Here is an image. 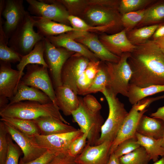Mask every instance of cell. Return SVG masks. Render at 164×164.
Here are the masks:
<instances>
[{
    "label": "cell",
    "mask_w": 164,
    "mask_h": 164,
    "mask_svg": "<svg viewBox=\"0 0 164 164\" xmlns=\"http://www.w3.org/2000/svg\"><path fill=\"white\" fill-rule=\"evenodd\" d=\"M130 84L140 87L164 85V54L153 40L136 46L128 59Z\"/></svg>",
    "instance_id": "obj_1"
},
{
    "label": "cell",
    "mask_w": 164,
    "mask_h": 164,
    "mask_svg": "<svg viewBox=\"0 0 164 164\" xmlns=\"http://www.w3.org/2000/svg\"><path fill=\"white\" fill-rule=\"evenodd\" d=\"M58 107L53 102L42 104L34 101H23L8 104L0 109L1 117L34 120L43 117H50L70 125L62 115Z\"/></svg>",
    "instance_id": "obj_2"
},
{
    "label": "cell",
    "mask_w": 164,
    "mask_h": 164,
    "mask_svg": "<svg viewBox=\"0 0 164 164\" xmlns=\"http://www.w3.org/2000/svg\"><path fill=\"white\" fill-rule=\"evenodd\" d=\"M101 93L108 102L109 114L102 127L100 136L94 145H95L106 141L112 142L128 113L125 108L124 104L119 100L117 96L107 88Z\"/></svg>",
    "instance_id": "obj_3"
},
{
    "label": "cell",
    "mask_w": 164,
    "mask_h": 164,
    "mask_svg": "<svg viewBox=\"0 0 164 164\" xmlns=\"http://www.w3.org/2000/svg\"><path fill=\"white\" fill-rule=\"evenodd\" d=\"M35 20L28 12L9 39L8 45L21 55L29 53L36 44L45 37L34 29Z\"/></svg>",
    "instance_id": "obj_4"
},
{
    "label": "cell",
    "mask_w": 164,
    "mask_h": 164,
    "mask_svg": "<svg viewBox=\"0 0 164 164\" xmlns=\"http://www.w3.org/2000/svg\"><path fill=\"white\" fill-rule=\"evenodd\" d=\"M130 53H125L120 56L117 63L106 62L110 77V82L106 88L116 96L120 94L127 97L132 71L128 63Z\"/></svg>",
    "instance_id": "obj_5"
},
{
    "label": "cell",
    "mask_w": 164,
    "mask_h": 164,
    "mask_svg": "<svg viewBox=\"0 0 164 164\" xmlns=\"http://www.w3.org/2000/svg\"><path fill=\"white\" fill-rule=\"evenodd\" d=\"M79 99L80 105L71 115L83 133L89 131L87 143L94 145L100 136L104 120L100 112H94L91 111L84 105L82 98Z\"/></svg>",
    "instance_id": "obj_6"
},
{
    "label": "cell",
    "mask_w": 164,
    "mask_h": 164,
    "mask_svg": "<svg viewBox=\"0 0 164 164\" xmlns=\"http://www.w3.org/2000/svg\"><path fill=\"white\" fill-rule=\"evenodd\" d=\"M155 97L145 98L133 106L121 126L116 136L112 143L110 153L114 152L118 145L124 140L135 136L139 121L147 108L153 101Z\"/></svg>",
    "instance_id": "obj_7"
},
{
    "label": "cell",
    "mask_w": 164,
    "mask_h": 164,
    "mask_svg": "<svg viewBox=\"0 0 164 164\" xmlns=\"http://www.w3.org/2000/svg\"><path fill=\"white\" fill-rule=\"evenodd\" d=\"M44 40L45 45L44 57L55 88L63 85L61 79L63 67L67 60L73 55L74 52L54 46L46 38Z\"/></svg>",
    "instance_id": "obj_8"
},
{
    "label": "cell",
    "mask_w": 164,
    "mask_h": 164,
    "mask_svg": "<svg viewBox=\"0 0 164 164\" xmlns=\"http://www.w3.org/2000/svg\"><path fill=\"white\" fill-rule=\"evenodd\" d=\"M26 67V73L22 76L20 82L42 91L56 105L54 88L49 75L48 68L36 64H28Z\"/></svg>",
    "instance_id": "obj_9"
},
{
    "label": "cell",
    "mask_w": 164,
    "mask_h": 164,
    "mask_svg": "<svg viewBox=\"0 0 164 164\" xmlns=\"http://www.w3.org/2000/svg\"><path fill=\"white\" fill-rule=\"evenodd\" d=\"M28 9L34 16L41 17L67 25L69 22V12L56 1L26 0Z\"/></svg>",
    "instance_id": "obj_10"
},
{
    "label": "cell",
    "mask_w": 164,
    "mask_h": 164,
    "mask_svg": "<svg viewBox=\"0 0 164 164\" xmlns=\"http://www.w3.org/2000/svg\"><path fill=\"white\" fill-rule=\"evenodd\" d=\"M22 0H5L2 10L0 12L5 19L3 29L5 36L9 39L23 21L28 12L26 11Z\"/></svg>",
    "instance_id": "obj_11"
},
{
    "label": "cell",
    "mask_w": 164,
    "mask_h": 164,
    "mask_svg": "<svg viewBox=\"0 0 164 164\" xmlns=\"http://www.w3.org/2000/svg\"><path fill=\"white\" fill-rule=\"evenodd\" d=\"M83 133L80 129L67 133L31 136L39 145L58 153L68 152L73 142Z\"/></svg>",
    "instance_id": "obj_12"
},
{
    "label": "cell",
    "mask_w": 164,
    "mask_h": 164,
    "mask_svg": "<svg viewBox=\"0 0 164 164\" xmlns=\"http://www.w3.org/2000/svg\"><path fill=\"white\" fill-rule=\"evenodd\" d=\"M4 123L8 133L22 152L23 155L20 159L23 162L27 163L36 159L43 155L47 150L37 144L31 136Z\"/></svg>",
    "instance_id": "obj_13"
},
{
    "label": "cell",
    "mask_w": 164,
    "mask_h": 164,
    "mask_svg": "<svg viewBox=\"0 0 164 164\" xmlns=\"http://www.w3.org/2000/svg\"><path fill=\"white\" fill-rule=\"evenodd\" d=\"M90 61L87 58L78 53L72 55L65 62L62 70L63 85L68 86L77 94V80Z\"/></svg>",
    "instance_id": "obj_14"
},
{
    "label": "cell",
    "mask_w": 164,
    "mask_h": 164,
    "mask_svg": "<svg viewBox=\"0 0 164 164\" xmlns=\"http://www.w3.org/2000/svg\"><path fill=\"white\" fill-rule=\"evenodd\" d=\"M112 143L106 141L96 145L87 143L82 152L75 158V162L80 164H107Z\"/></svg>",
    "instance_id": "obj_15"
},
{
    "label": "cell",
    "mask_w": 164,
    "mask_h": 164,
    "mask_svg": "<svg viewBox=\"0 0 164 164\" xmlns=\"http://www.w3.org/2000/svg\"><path fill=\"white\" fill-rule=\"evenodd\" d=\"M75 39L87 47L98 59L105 62L117 63L118 56L109 51L96 36L88 32L73 31Z\"/></svg>",
    "instance_id": "obj_16"
},
{
    "label": "cell",
    "mask_w": 164,
    "mask_h": 164,
    "mask_svg": "<svg viewBox=\"0 0 164 164\" xmlns=\"http://www.w3.org/2000/svg\"><path fill=\"white\" fill-rule=\"evenodd\" d=\"M21 79L19 71L13 69L10 63L0 62V97L12 98Z\"/></svg>",
    "instance_id": "obj_17"
},
{
    "label": "cell",
    "mask_w": 164,
    "mask_h": 164,
    "mask_svg": "<svg viewBox=\"0 0 164 164\" xmlns=\"http://www.w3.org/2000/svg\"><path fill=\"white\" fill-rule=\"evenodd\" d=\"M46 38L54 46L63 48L73 52H76L87 58L90 61L99 60L98 57L83 44L77 42L70 32Z\"/></svg>",
    "instance_id": "obj_18"
},
{
    "label": "cell",
    "mask_w": 164,
    "mask_h": 164,
    "mask_svg": "<svg viewBox=\"0 0 164 164\" xmlns=\"http://www.w3.org/2000/svg\"><path fill=\"white\" fill-rule=\"evenodd\" d=\"M101 42L109 51L119 57L124 53H131L136 47L129 41L124 29L114 34L103 36Z\"/></svg>",
    "instance_id": "obj_19"
},
{
    "label": "cell",
    "mask_w": 164,
    "mask_h": 164,
    "mask_svg": "<svg viewBox=\"0 0 164 164\" xmlns=\"http://www.w3.org/2000/svg\"><path fill=\"white\" fill-rule=\"evenodd\" d=\"M56 104L63 114L68 116L76 110L80 104L79 97L68 86L62 85L54 88Z\"/></svg>",
    "instance_id": "obj_20"
},
{
    "label": "cell",
    "mask_w": 164,
    "mask_h": 164,
    "mask_svg": "<svg viewBox=\"0 0 164 164\" xmlns=\"http://www.w3.org/2000/svg\"><path fill=\"white\" fill-rule=\"evenodd\" d=\"M117 10L107 7L91 8L87 11L86 15L89 20L94 24L114 26L118 22L121 24V15L117 12Z\"/></svg>",
    "instance_id": "obj_21"
},
{
    "label": "cell",
    "mask_w": 164,
    "mask_h": 164,
    "mask_svg": "<svg viewBox=\"0 0 164 164\" xmlns=\"http://www.w3.org/2000/svg\"><path fill=\"white\" fill-rule=\"evenodd\" d=\"M9 104L23 101H34L42 104H47L52 101L49 96L42 91L34 87L19 83L17 91L14 96L9 100Z\"/></svg>",
    "instance_id": "obj_22"
},
{
    "label": "cell",
    "mask_w": 164,
    "mask_h": 164,
    "mask_svg": "<svg viewBox=\"0 0 164 164\" xmlns=\"http://www.w3.org/2000/svg\"><path fill=\"white\" fill-rule=\"evenodd\" d=\"M32 16L35 20L34 26L36 27L37 32L45 38L76 31L67 25L41 17Z\"/></svg>",
    "instance_id": "obj_23"
},
{
    "label": "cell",
    "mask_w": 164,
    "mask_h": 164,
    "mask_svg": "<svg viewBox=\"0 0 164 164\" xmlns=\"http://www.w3.org/2000/svg\"><path fill=\"white\" fill-rule=\"evenodd\" d=\"M33 121L39 127L40 135H42L63 133L77 130L70 125L51 117H42Z\"/></svg>",
    "instance_id": "obj_24"
},
{
    "label": "cell",
    "mask_w": 164,
    "mask_h": 164,
    "mask_svg": "<svg viewBox=\"0 0 164 164\" xmlns=\"http://www.w3.org/2000/svg\"><path fill=\"white\" fill-rule=\"evenodd\" d=\"M164 132V122L161 120L143 115L138 124L136 132L155 139L162 138Z\"/></svg>",
    "instance_id": "obj_25"
},
{
    "label": "cell",
    "mask_w": 164,
    "mask_h": 164,
    "mask_svg": "<svg viewBox=\"0 0 164 164\" xmlns=\"http://www.w3.org/2000/svg\"><path fill=\"white\" fill-rule=\"evenodd\" d=\"M44 39L37 43L29 53L23 56L17 65L16 67L20 72L21 78L24 74V69L28 64H38L48 68L44 57L45 45Z\"/></svg>",
    "instance_id": "obj_26"
},
{
    "label": "cell",
    "mask_w": 164,
    "mask_h": 164,
    "mask_svg": "<svg viewBox=\"0 0 164 164\" xmlns=\"http://www.w3.org/2000/svg\"><path fill=\"white\" fill-rule=\"evenodd\" d=\"M135 136L138 143L143 147L154 162L159 160V156H164V149L162 146V138L155 139L142 135L136 132Z\"/></svg>",
    "instance_id": "obj_27"
},
{
    "label": "cell",
    "mask_w": 164,
    "mask_h": 164,
    "mask_svg": "<svg viewBox=\"0 0 164 164\" xmlns=\"http://www.w3.org/2000/svg\"><path fill=\"white\" fill-rule=\"evenodd\" d=\"M163 92H164V85L140 87L130 84L127 97L130 103L134 105L148 96Z\"/></svg>",
    "instance_id": "obj_28"
},
{
    "label": "cell",
    "mask_w": 164,
    "mask_h": 164,
    "mask_svg": "<svg viewBox=\"0 0 164 164\" xmlns=\"http://www.w3.org/2000/svg\"><path fill=\"white\" fill-rule=\"evenodd\" d=\"M156 1L146 8L144 18L137 26L164 23V0Z\"/></svg>",
    "instance_id": "obj_29"
},
{
    "label": "cell",
    "mask_w": 164,
    "mask_h": 164,
    "mask_svg": "<svg viewBox=\"0 0 164 164\" xmlns=\"http://www.w3.org/2000/svg\"><path fill=\"white\" fill-rule=\"evenodd\" d=\"M100 64L99 60L90 61L86 68L77 80V94L84 95L98 71Z\"/></svg>",
    "instance_id": "obj_30"
},
{
    "label": "cell",
    "mask_w": 164,
    "mask_h": 164,
    "mask_svg": "<svg viewBox=\"0 0 164 164\" xmlns=\"http://www.w3.org/2000/svg\"><path fill=\"white\" fill-rule=\"evenodd\" d=\"M7 39L3 29L2 21L0 20V62L10 63L19 62L23 56L8 45Z\"/></svg>",
    "instance_id": "obj_31"
},
{
    "label": "cell",
    "mask_w": 164,
    "mask_h": 164,
    "mask_svg": "<svg viewBox=\"0 0 164 164\" xmlns=\"http://www.w3.org/2000/svg\"><path fill=\"white\" fill-rule=\"evenodd\" d=\"M0 121L29 136L41 134L39 127L33 120L1 117Z\"/></svg>",
    "instance_id": "obj_32"
},
{
    "label": "cell",
    "mask_w": 164,
    "mask_h": 164,
    "mask_svg": "<svg viewBox=\"0 0 164 164\" xmlns=\"http://www.w3.org/2000/svg\"><path fill=\"white\" fill-rule=\"evenodd\" d=\"M160 24L145 26L139 28H134L126 32L127 38L134 45L137 46L149 40V39L152 36Z\"/></svg>",
    "instance_id": "obj_33"
},
{
    "label": "cell",
    "mask_w": 164,
    "mask_h": 164,
    "mask_svg": "<svg viewBox=\"0 0 164 164\" xmlns=\"http://www.w3.org/2000/svg\"><path fill=\"white\" fill-rule=\"evenodd\" d=\"M110 77L106 65L100 67L91 86L85 93L84 95L101 92L108 86Z\"/></svg>",
    "instance_id": "obj_34"
},
{
    "label": "cell",
    "mask_w": 164,
    "mask_h": 164,
    "mask_svg": "<svg viewBox=\"0 0 164 164\" xmlns=\"http://www.w3.org/2000/svg\"><path fill=\"white\" fill-rule=\"evenodd\" d=\"M120 164H149L151 160L142 146L119 158Z\"/></svg>",
    "instance_id": "obj_35"
},
{
    "label": "cell",
    "mask_w": 164,
    "mask_h": 164,
    "mask_svg": "<svg viewBox=\"0 0 164 164\" xmlns=\"http://www.w3.org/2000/svg\"><path fill=\"white\" fill-rule=\"evenodd\" d=\"M156 0H121L120 1L118 11L121 15L145 9Z\"/></svg>",
    "instance_id": "obj_36"
},
{
    "label": "cell",
    "mask_w": 164,
    "mask_h": 164,
    "mask_svg": "<svg viewBox=\"0 0 164 164\" xmlns=\"http://www.w3.org/2000/svg\"><path fill=\"white\" fill-rule=\"evenodd\" d=\"M146 10V8L121 15V24L126 32L134 29L141 22Z\"/></svg>",
    "instance_id": "obj_37"
},
{
    "label": "cell",
    "mask_w": 164,
    "mask_h": 164,
    "mask_svg": "<svg viewBox=\"0 0 164 164\" xmlns=\"http://www.w3.org/2000/svg\"><path fill=\"white\" fill-rule=\"evenodd\" d=\"M68 20L72 27L76 30L75 31L88 32L91 30L104 31L112 28L111 26H93L88 25L82 19L77 16L70 15Z\"/></svg>",
    "instance_id": "obj_38"
},
{
    "label": "cell",
    "mask_w": 164,
    "mask_h": 164,
    "mask_svg": "<svg viewBox=\"0 0 164 164\" xmlns=\"http://www.w3.org/2000/svg\"><path fill=\"white\" fill-rule=\"evenodd\" d=\"M135 136L126 139L120 143L114 152L118 157L128 153L140 147Z\"/></svg>",
    "instance_id": "obj_39"
},
{
    "label": "cell",
    "mask_w": 164,
    "mask_h": 164,
    "mask_svg": "<svg viewBox=\"0 0 164 164\" xmlns=\"http://www.w3.org/2000/svg\"><path fill=\"white\" fill-rule=\"evenodd\" d=\"M8 150L5 164H19V159L22 153V152L8 133L7 135Z\"/></svg>",
    "instance_id": "obj_40"
},
{
    "label": "cell",
    "mask_w": 164,
    "mask_h": 164,
    "mask_svg": "<svg viewBox=\"0 0 164 164\" xmlns=\"http://www.w3.org/2000/svg\"><path fill=\"white\" fill-rule=\"evenodd\" d=\"M8 132L4 122L0 121V164H5L8 150Z\"/></svg>",
    "instance_id": "obj_41"
},
{
    "label": "cell",
    "mask_w": 164,
    "mask_h": 164,
    "mask_svg": "<svg viewBox=\"0 0 164 164\" xmlns=\"http://www.w3.org/2000/svg\"><path fill=\"white\" fill-rule=\"evenodd\" d=\"M89 133L88 131L83 133L73 142L68 151L71 156L75 158L82 152L86 145Z\"/></svg>",
    "instance_id": "obj_42"
},
{
    "label": "cell",
    "mask_w": 164,
    "mask_h": 164,
    "mask_svg": "<svg viewBox=\"0 0 164 164\" xmlns=\"http://www.w3.org/2000/svg\"><path fill=\"white\" fill-rule=\"evenodd\" d=\"M59 153L52 150H47L43 155L30 162H24L20 159L19 164H48Z\"/></svg>",
    "instance_id": "obj_43"
},
{
    "label": "cell",
    "mask_w": 164,
    "mask_h": 164,
    "mask_svg": "<svg viewBox=\"0 0 164 164\" xmlns=\"http://www.w3.org/2000/svg\"><path fill=\"white\" fill-rule=\"evenodd\" d=\"M75 158L71 156L68 152H61L56 155L48 164H77Z\"/></svg>",
    "instance_id": "obj_44"
},
{
    "label": "cell",
    "mask_w": 164,
    "mask_h": 164,
    "mask_svg": "<svg viewBox=\"0 0 164 164\" xmlns=\"http://www.w3.org/2000/svg\"><path fill=\"white\" fill-rule=\"evenodd\" d=\"M82 99L84 105L89 109L94 112H100L101 105L94 96L88 94Z\"/></svg>",
    "instance_id": "obj_45"
},
{
    "label": "cell",
    "mask_w": 164,
    "mask_h": 164,
    "mask_svg": "<svg viewBox=\"0 0 164 164\" xmlns=\"http://www.w3.org/2000/svg\"><path fill=\"white\" fill-rule=\"evenodd\" d=\"M164 36V23L160 24L157 29L152 37L155 41Z\"/></svg>",
    "instance_id": "obj_46"
},
{
    "label": "cell",
    "mask_w": 164,
    "mask_h": 164,
    "mask_svg": "<svg viewBox=\"0 0 164 164\" xmlns=\"http://www.w3.org/2000/svg\"><path fill=\"white\" fill-rule=\"evenodd\" d=\"M150 116L160 119L164 122V106L159 108L155 112L151 113Z\"/></svg>",
    "instance_id": "obj_47"
},
{
    "label": "cell",
    "mask_w": 164,
    "mask_h": 164,
    "mask_svg": "<svg viewBox=\"0 0 164 164\" xmlns=\"http://www.w3.org/2000/svg\"><path fill=\"white\" fill-rule=\"evenodd\" d=\"M107 164H120L119 157L113 152L111 153Z\"/></svg>",
    "instance_id": "obj_48"
},
{
    "label": "cell",
    "mask_w": 164,
    "mask_h": 164,
    "mask_svg": "<svg viewBox=\"0 0 164 164\" xmlns=\"http://www.w3.org/2000/svg\"><path fill=\"white\" fill-rule=\"evenodd\" d=\"M153 41L158 45L164 54V36Z\"/></svg>",
    "instance_id": "obj_49"
},
{
    "label": "cell",
    "mask_w": 164,
    "mask_h": 164,
    "mask_svg": "<svg viewBox=\"0 0 164 164\" xmlns=\"http://www.w3.org/2000/svg\"><path fill=\"white\" fill-rule=\"evenodd\" d=\"M153 164H164V156L162 157L161 159L155 162Z\"/></svg>",
    "instance_id": "obj_50"
},
{
    "label": "cell",
    "mask_w": 164,
    "mask_h": 164,
    "mask_svg": "<svg viewBox=\"0 0 164 164\" xmlns=\"http://www.w3.org/2000/svg\"><path fill=\"white\" fill-rule=\"evenodd\" d=\"M162 146L164 149V132L162 137Z\"/></svg>",
    "instance_id": "obj_51"
},
{
    "label": "cell",
    "mask_w": 164,
    "mask_h": 164,
    "mask_svg": "<svg viewBox=\"0 0 164 164\" xmlns=\"http://www.w3.org/2000/svg\"><path fill=\"white\" fill-rule=\"evenodd\" d=\"M159 100L164 98V94L159 96H158Z\"/></svg>",
    "instance_id": "obj_52"
},
{
    "label": "cell",
    "mask_w": 164,
    "mask_h": 164,
    "mask_svg": "<svg viewBox=\"0 0 164 164\" xmlns=\"http://www.w3.org/2000/svg\"><path fill=\"white\" fill-rule=\"evenodd\" d=\"M77 164H80L77 163Z\"/></svg>",
    "instance_id": "obj_53"
}]
</instances>
